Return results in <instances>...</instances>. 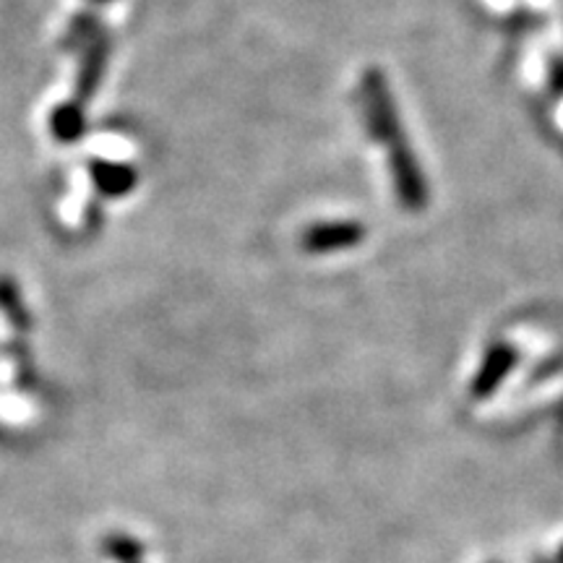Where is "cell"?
<instances>
[{"label":"cell","instance_id":"ba28073f","mask_svg":"<svg viewBox=\"0 0 563 563\" xmlns=\"http://www.w3.org/2000/svg\"><path fill=\"white\" fill-rule=\"evenodd\" d=\"M97 3H105V0H97Z\"/></svg>","mask_w":563,"mask_h":563},{"label":"cell","instance_id":"6da1fadb","mask_svg":"<svg viewBox=\"0 0 563 563\" xmlns=\"http://www.w3.org/2000/svg\"><path fill=\"white\" fill-rule=\"evenodd\" d=\"M360 97L370 136L383 144L389 155V170H392L396 196L409 211H420L428 204V183L402 128L400 110H396L392 91H389L387 76L376 69L366 71Z\"/></svg>","mask_w":563,"mask_h":563},{"label":"cell","instance_id":"7a4b0ae2","mask_svg":"<svg viewBox=\"0 0 563 563\" xmlns=\"http://www.w3.org/2000/svg\"><path fill=\"white\" fill-rule=\"evenodd\" d=\"M366 241V228L360 222H321L303 233V248L308 254H336V250L355 248Z\"/></svg>","mask_w":563,"mask_h":563},{"label":"cell","instance_id":"277c9868","mask_svg":"<svg viewBox=\"0 0 563 563\" xmlns=\"http://www.w3.org/2000/svg\"><path fill=\"white\" fill-rule=\"evenodd\" d=\"M82 131H84L82 105L69 102L56 110V115H52V136H56L58 142H74V138L82 136Z\"/></svg>","mask_w":563,"mask_h":563},{"label":"cell","instance_id":"52a82bcc","mask_svg":"<svg viewBox=\"0 0 563 563\" xmlns=\"http://www.w3.org/2000/svg\"><path fill=\"white\" fill-rule=\"evenodd\" d=\"M512 363H514V353H512V350L495 347L493 353L488 355V360H486V370H482V376H480V387H482V389L493 387L495 381L503 379V374H506Z\"/></svg>","mask_w":563,"mask_h":563},{"label":"cell","instance_id":"8992f818","mask_svg":"<svg viewBox=\"0 0 563 563\" xmlns=\"http://www.w3.org/2000/svg\"><path fill=\"white\" fill-rule=\"evenodd\" d=\"M0 306L5 308V316L13 321V327L26 329L29 327V316H26V308L19 297L16 287L9 280H0Z\"/></svg>","mask_w":563,"mask_h":563},{"label":"cell","instance_id":"3957f363","mask_svg":"<svg viewBox=\"0 0 563 563\" xmlns=\"http://www.w3.org/2000/svg\"><path fill=\"white\" fill-rule=\"evenodd\" d=\"M91 178L97 188L108 196H123L136 185V170L131 164L91 162Z\"/></svg>","mask_w":563,"mask_h":563},{"label":"cell","instance_id":"5b68a950","mask_svg":"<svg viewBox=\"0 0 563 563\" xmlns=\"http://www.w3.org/2000/svg\"><path fill=\"white\" fill-rule=\"evenodd\" d=\"M102 553L118 563H142L144 546L128 535H108L102 540Z\"/></svg>","mask_w":563,"mask_h":563}]
</instances>
